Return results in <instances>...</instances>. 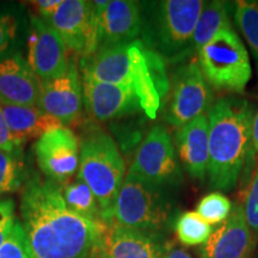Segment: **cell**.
I'll list each match as a JSON object with an SVG mask.
<instances>
[{"mask_svg": "<svg viewBox=\"0 0 258 258\" xmlns=\"http://www.w3.org/2000/svg\"><path fill=\"white\" fill-rule=\"evenodd\" d=\"M19 215L35 258H90L109 227L71 211L60 185L34 171L23 186Z\"/></svg>", "mask_w": 258, "mask_h": 258, "instance_id": "6da1fadb", "label": "cell"}, {"mask_svg": "<svg viewBox=\"0 0 258 258\" xmlns=\"http://www.w3.org/2000/svg\"><path fill=\"white\" fill-rule=\"evenodd\" d=\"M79 66L82 76L132 90L151 120L157 117L161 102L170 91L163 56L139 38L98 48L91 56L82 57Z\"/></svg>", "mask_w": 258, "mask_h": 258, "instance_id": "7a4b0ae2", "label": "cell"}, {"mask_svg": "<svg viewBox=\"0 0 258 258\" xmlns=\"http://www.w3.org/2000/svg\"><path fill=\"white\" fill-rule=\"evenodd\" d=\"M209 161L211 188L231 191L237 185L250 151L253 106L239 97H222L209 108Z\"/></svg>", "mask_w": 258, "mask_h": 258, "instance_id": "3957f363", "label": "cell"}, {"mask_svg": "<svg viewBox=\"0 0 258 258\" xmlns=\"http://www.w3.org/2000/svg\"><path fill=\"white\" fill-rule=\"evenodd\" d=\"M202 0H160L140 3L143 41L163 59L184 60L192 53V36Z\"/></svg>", "mask_w": 258, "mask_h": 258, "instance_id": "277c9868", "label": "cell"}, {"mask_svg": "<svg viewBox=\"0 0 258 258\" xmlns=\"http://www.w3.org/2000/svg\"><path fill=\"white\" fill-rule=\"evenodd\" d=\"M79 169L77 178L95 194L103 220L114 222L116 200L124 180V161L115 140L102 128L89 125L79 138Z\"/></svg>", "mask_w": 258, "mask_h": 258, "instance_id": "5b68a950", "label": "cell"}, {"mask_svg": "<svg viewBox=\"0 0 258 258\" xmlns=\"http://www.w3.org/2000/svg\"><path fill=\"white\" fill-rule=\"evenodd\" d=\"M200 70L217 91L243 93L251 79L249 53L232 27L222 29L198 53Z\"/></svg>", "mask_w": 258, "mask_h": 258, "instance_id": "8992f818", "label": "cell"}, {"mask_svg": "<svg viewBox=\"0 0 258 258\" xmlns=\"http://www.w3.org/2000/svg\"><path fill=\"white\" fill-rule=\"evenodd\" d=\"M171 212L164 189L127 175L116 200L112 224L153 234L167 225Z\"/></svg>", "mask_w": 258, "mask_h": 258, "instance_id": "52a82bcc", "label": "cell"}, {"mask_svg": "<svg viewBox=\"0 0 258 258\" xmlns=\"http://www.w3.org/2000/svg\"><path fill=\"white\" fill-rule=\"evenodd\" d=\"M127 175L165 189L182 183V166L167 129L157 124L148 132L135 153Z\"/></svg>", "mask_w": 258, "mask_h": 258, "instance_id": "ba28073f", "label": "cell"}, {"mask_svg": "<svg viewBox=\"0 0 258 258\" xmlns=\"http://www.w3.org/2000/svg\"><path fill=\"white\" fill-rule=\"evenodd\" d=\"M213 104V92L200 70L198 61L182 64L172 77L171 95L164 118L170 125L182 128L206 114Z\"/></svg>", "mask_w": 258, "mask_h": 258, "instance_id": "9c48e42d", "label": "cell"}, {"mask_svg": "<svg viewBox=\"0 0 258 258\" xmlns=\"http://www.w3.org/2000/svg\"><path fill=\"white\" fill-rule=\"evenodd\" d=\"M108 4L109 0H62L49 24L62 38L67 49L82 57L91 56L97 50L98 17Z\"/></svg>", "mask_w": 258, "mask_h": 258, "instance_id": "30bf717a", "label": "cell"}, {"mask_svg": "<svg viewBox=\"0 0 258 258\" xmlns=\"http://www.w3.org/2000/svg\"><path fill=\"white\" fill-rule=\"evenodd\" d=\"M79 150V138L64 125L47 132L32 146L42 173L59 185L78 173Z\"/></svg>", "mask_w": 258, "mask_h": 258, "instance_id": "8fae6325", "label": "cell"}, {"mask_svg": "<svg viewBox=\"0 0 258 258\" xmlns=\"http://www.w3.org/2000/svg\"><path fill=\"white\" fill-rule=\"evenodd\" d=\"M62 38L51 25L31 16L28 35V62L41 82L66 73L71 57Z\"/></svg>", "mask_w": 258, "mask_h": 258, "instance_id": "7c38bea8", "label": "cell"}, {"mask_svg": "<svg viewBox=\"0 0 258 258\" xmlns=\"http://www.w3.org/2000/svg\"><path fill=\"white\" fill-rule=\"evenodd\" d=\"M38 108L57 118L62 125L76 123L83 112V84L78 63L71 57L66 73L41 82Z\"/></svg>", "mask_w": 258, "mask_h": 258, "instance_id": "4fadbf2b", "label": "cell"}, {"mask_svg": "<svg viewBox=\"0 0 258 258\" xmlns=\"http://www.w3.org/2000/svg\"><path fill=\"white\" fill-rule=\"evenodd\" d=\"M82 84L85 110L96 121L108 122L144 114L141 101L132 90L96 82L85 76H82Z\"/></svg>", "mask_w": 258, "mask_h": 258, "instance_id": "5bb4252c", "label": "cell"}, {"mask_svg": "<svg viewBox=\"0 0 258 258\" xmlns=\"http://www.w3.org/2000/svg\"><path fill=\"white\" fill-rule=\"evenodd\" d=\"M253 247L244 206L235 202L228 218L203 244L201 258H249Z\"/></svg>", "mask_w": 258, "mask_h": 258, "instance_id": "9a60e30c", "label": "cell"}, {"mask_svg": "<svg viewBox=\"0 0 258 258\" xmlns=\"http://www.w3.org/2000/svg\"><path fill=\"white\" fill-rule=\"evenodd\" d=\"M41 80L21 51L0 57V104L35 106Z\"/></svg>", "mask_w": 258, "mask_h": 258, "instance_id": "2e32d148", "label": "cell"}, {"mask_svg": "<svg viewBox=\"0 0 258 258\" xmlns=\"http://www.w3.org/2000/svg\"><path fill=\"white\" fill-rule=\"evenodd\" d=\"M143 30L140 3L112 0L99 15L97 25V49L138 40Z\"/></svg>", "mask_w": 258, "mask_h": 258, "instance_id": "e0dca14e", "label": "cell"}, {"mask_svg": "<svg viewBox=\"0 0 258 258\" xmlns=\"http://www.w3.org/2000/svg\"><path fill=\"white\" fill-rule=\"evenodd\" d=\"M179 163L194 179H205L209 161V123L207 114L183 125L175 135Z\"/></svg>", "mask_w": 258, "mask_h": 258, "instance_id": "ac0fdd59", "label": "cell"}, {"mask_svg": "<svg viewBox=\"0 0 258 258\" xmlns=\"http://www.w3.org/2000/svg\"><path fill=\"white\" fill-rule=\"evenodd\" d=\"M2 105L12 140L19 147L31 139H38L51 129L63 127L62 123L37 105Z\"/></svg>", "mask_w": 258, "mask_h": 258, "instance_id": "d6986e66", "label": "cell"}, {"mask_svg": "<svg viewBox=\"0 0 258 258\" xmlns=\"http://www.w3.org/2000/svg\"><path fill=\"white\" fill-rule=\"evenodd\" d=\"M110 258H158L160 246L153 234L112 224L104 237Z\"/></svg>", "mask_w": 258, "mask_h": 258, "instance_id": "ffe728a7", "label": "cell"}, {"mask_svg": "<svg viewBox=\"0 0 258 258\" xmlns=\"http://www.w3.org/2000/svg\"><path fill=\"white\" fill-rule=\"evenodd\" d=\"M232 27L228 5L225 2H205L192 36V49L199 53L222 29Z\"/></svg>", "mask_w": 258, "mask_h": 258, "instance_id": "44dd1931", "label": "cell"}, {"mask_svg": "<svg viewBox=\"0 0 258 258\" xmlns=\"http://www.w3.org/2000/svg\"><path fill=\"white\" fill-rule=\"evenodd\" d=\"M60 188L66 206L71 211L91 221L106 225L95 194L83 180L72 179L60 185Z\"/></svg>", "mask_w": 258, "mask_h": 258, "instance_id": "7402d4cb", "label": "cell"}, {"mask_svg": "<svg viewBox=\"0 0 258 258\" xmlns=\"http://www.w3.org/2000/svg\"><path fill=\"white\" fill-rule=\"evenodd\" d=\"M31 172L23 148L15 152L0 150V199L23 188Z\"/></svg>", "mask_w": 258, "mask_h": 258, "instance_id": "603a6c76", "label": "cell"}, {"mask_svg": "<svg viewBox=\"0 0 258 258\" xmlns=\"http://www.w3.org/2000/svg\"><path fill=\"white\" fill-rule=\"evenodd\" d=\"M234 21L249 43L258 64V2L238 0L233 5Z\"/></svg>", "mask_w": 258, "mask_h": 258, "instance_id": "cb8c5ba5", "label": "cell"}, {"mask_svg": "<svg viewBox=\"0 0 258 258\" xmlns=\"http://www.w3.org/2000/svg\"><path fill=\"white\" fill-rule=\"evenodd\" d=\"M212 233L213 226L207 224L196 212H185L177 219V238L186 246L205 244Z\"/></svg>", "mask_w": 258, "mask_h": 258, "instance_id": "d4e9b609", "label": "cell"}, {"mask_svg": "<svg viewBox=\"0 0 258 258\" xmlns=\"http://www.w3.org/2000/svg\"><path fill=\"white\" fill-rule=\"evenodd\" d=\"M232 211V202L224 194L211 192L199 202L196 213L211 226L222 224Z\"/></svg>", "mask_w": 258, "mask_h": 258, "instance_id": "484cf974", "label": "cell"}, {"mask_svg": "<svg viewBox=\"0 0 258 258\" xmlns=\"http://www.w3.org/2000/svg\"><path fill=\"white\" fill-rule=\"evenodd\" d=\"M19 21L10 12H0V57L14 54L21 46Z\"/></svg>", "mask_w": 258, "mask_h": 258, "instance_id": "4316f807", "label": "cell"}, {"mask_svg": "<svg viewBox=\"0 0 258 258\" xmlns=\"http://www.w3.org/2000/svg\"><path fill=\"white\" fill-rule=\"evenodd\" d=\"M0 258H35L21 221H16L11 233L0 245Z\"/></svg>", "mask_w": 258, "mask_h": 258, "instance_id": "83f0119b", "label": "cell"}, {"mask_svg": "<svg viewBox=\"0 0 258 258\" xmlns=\"http://www.w3.org/2000/svg\"><path fill=\"white\" fill-rule=\"evenodd\" d=\"M243 206L245 219H246L247 226H249L251 235H252L253 244L256 245L258 243V159L252 177H251L250 185L247 188L246 198H245Z\"/></svg>", "mask_w": 258, "mask_h": 258, "instance_id": "f1b7e54d", "label": "cell"}, {"mask_svg": "<svg viewBox=\"0 0 258 258\" xmlns=\"http://www.w3.org/2000/svg\"><path fill=\"white\" fill-rule=\"evenodd\" d=\"M17 221L16 203L12 199H0V245L4 243Z\"/></svg>", "mask_w": 258, "mask_h": 258, "instance_id": "f546056e", "label": "cell"}, {"mask_svg": "<svg viewBox=\"0 0 258 258\" xmlns=\"http://www.w3.org/2000/svg\"><path fill=\"white\" fill-rule=\"evenodd\" d=\"M31 4L36 9L38 14L37 17L49 23L50 19L59 10L60 5L62 4V0H37V2H31Z\"/></svg>", "mask_w": 258, "mask_h": 258, "instance_id": "4dcf8cb0", "label": "cell"}, {"mask_svg": "<svg viewBox=\"0 0 258 258\" xmlns=\"http://www.w3.org/2000/svg\"><path fill=\"white\" fill-rule=\"evenodd\" d=\"M0 150L5 151V152H15V151L22 150V147L17 146L12 140L2 105H0Z\"/></svg>", "mask_w": 258, "mask_h": 258, "instance_id": "1f68e13d", "label": "cell"}, {"mask_svg": "<svg viewBox=\"0 0 258 258\" xmlns=\"http://www.w3.org/2000/svg\"><path fill=\"white\" fill-rule=\"evenodd\" d=\"M158 258H191L186 251L175 246H167L166 249L160 250Z\"/></svg>", "mask_w": 258, "mask_h": 258, "instance_id": "d6a6232c", "label": "cell"}, {"mask_svg": "<svg viewBox=\"0 0 258 258\" xmlns=\"http://www.w3.org/2000/svg\"><path fill=\"white\" fill-rule=\"evenodd\" d=\"M254 154H258V112L253 117L252 135H251V145H250V151H249L250 159H252Z\"/></svg>", "mask_w": 258, "mask_h": 258, "instance_id": "836d02e7", "label": "cell"}, {"mask_svg": "<svg viewBox=\"0 0 258 258\" xmlns=\"http://www.w3.org/2000/svg\"><path fill=\"white\" fill-rule=\"evenodd\" d=\"M90 258H110V256H109V253H108V251H106V249H105L104 240H103L102 243L96 247L95 251H93L91 257H90Z\"/></svg>", "mask_w": 258, "mask_h": 258, "instance_id": "e575fe53", "label": "cell"}]
</instances>
